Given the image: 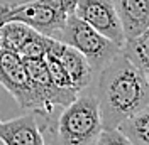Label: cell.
Returning a JSON list of instances; mask_svg holds the SVG:
<instances>
[{
	"label": "cell",
	"instance_id": "1",
	"mask_svg": "<svg viewBox=\"0 0 149 145\" xmlns=\"http://www.w3.org/2000/svg\"><path fill=\"white\" fill-rule=\"evenodd\" d=\"M95 98L105 130L117 128L124 120L149 105V79L137 66L119 52L97 72Z\"/></svg>",
	"mask_w": 149,
	"mask_h": 145
},
{
	"label": "cell",
	"instance_id": "2",
	"mask_svg": "<svg viewBox=\"0 0 149 145\" xmlns=\"http://www.w3.org/2000/svg\"><path fill=\"white\" fill-rule=\"evenodd\" d=\"M102 130L95 93L86 88L61 108L49 132V145H95Z\"/></svg>",
	"mask_w": 149,
	"mask_h": 145
},
{
	"label": "cell",
	"instance_id": "3",
	"mask_svg": "<svg viewBox=\"0 0 149 145\" xmlns=\"http://www.w3.org/2000/svg\"><path fill=\"white\" fill-rule=\"evenodd\" d=\"M76 2L78 0H31L0 5V26L15 20L47 37H54L63 29L68 15L74 14Z\"/></svg>",
	"mask_w": 149,
	"mask_h": 145
},
{
	"label": "cell",
	"instance_id": "4",
	"mask_svg": "<svg viewBox=\"0 0 149 145\" xmlns=\"http://www.w3.org/2000/svg\"><path fill=\"white\" fill-rule=\"evenodd\" d=\"M53 39L80 51L90 63L95 74L103 66L110 63L122 49L120 44H117L103 34H100L98 30H95L92 26H88L85 20L76 17L74 14L68 15L63 29Z\"/></svg>",
	"mask_w": 149,
	"mask_h": 145
},
{
	"label": "cell",
	"instance_id": "5",
	"mask_svg": "<svg viewBox=\"0 0 149 145\" xmlns=\"http://www.w3.org/2000/svg\"><path fill=\"white\" fill-rule=\"evenodd\" d=\"M0 84L14 96L22 108L36 110V96L29 81L22 57L7 49H0Z\"/></svg>",
	"mask_w": 149,
	"mask_h": 145
},
{
	"label": "cell",
	"instance_id": "6",
	"mask_svg": "<svg viewBox=\"0 0 149 145\" xmlns=\"http://www.w3.org/2000/svg\"><path fill=\"white\" fill-rule=\"evenodd\" d=\"M74 15L110 41L120 46L124 44V29L112 0H78L74 7Z\"/></svg>",
	"mask_w": 149,
	"mask_h": 145
},
{
	"label": "cell",
	"instance_id": "7",
	"mask_svg": "<svg viewBox=\"0 0 149 145\" xmlns=\"http://www.w3.org/2000/svg\"><path fill=\"white\" fill-rule=\"evenodd\" d=\"M49 47L58 56V59L61 61L66 74L70 76V79L73 83L74 90L78 93L86 90L92 84L93 78H95V71L92 69L90 63L86 61V57L80 51H76L74 47H71L68 44H63V42H59L56 39L51 41Z\"/></svg>",
	"mask_w": 149,
	"mask_h": 145
},
{
	"label": "cell",
	"instance_id": "8",
	"mask_svg": "<svg viewBox=\"0 0 149 145\" xmlns=\"http://www.w3.org/2000/svg\"><path fill=\"white\" fill-rule=\"evenodd\" d=\"M0 140L3 145H46L34 111L0 122Z\"/></svg>",
	"mask_w": 149,
	"mask_h": 145
},
{
	"label": "cell",
	"instance_id": "9",
	"mask_svg": "<svg viewBox=\"0 0 149 145\" xmlns=\"http://www.w3.org/2000/svg\"><path fill=\"white\" fill-rule=\"evenodd\" d=\"M120 19L125 39L136 37L149 27V0H112Z\"/></svg>",
	"mask_w": 149,
	"mask_h": 145
},
{
	"label": "cell",
	"instance_id": "10",
	"mask_svg": "<svg viewBox=\"0 0 149 145\" xmlns=\"http://www.w3.org/2000/svg\"><path fill=\"white\" fill-rule=\"evenodd\" d=\"M120 52L134 66H137L149 79V27L136 37L125 39Z\"/></svg>",
	"mask_w": 149,
	"mask_h": 145
},
{
	"label": "cell",
	"instance_id": "11",
	"mask_svg": "<svg viewBox=\"0 0 149 145\" xmlns=\"http://www.w3.org/2000/svg\"><path fill=\"white\" fill-rule=\"evenodd\" d=\"M117 128L129 138L132 145H149V105L124 120Z\"/></svg>",
	"mask_w": 149,
	"mask_h": 145
},
{
	"label": "cell",
	"instance_id": "12",
	"mask_svg": "<svg viewBox=\"0 0 149 145\" xmlns=\"http://www.w3.org/2000/svg\"><path fill=\"white\" fill-rule=\"evenodd\" d=\"M34 29L22 24V22H5L0 26V47L7 49V51H14L19 54L20 46L26 42V39Z\"/></svg>",
	"mask_w": 149,
	"mask_h": 145
},
{
	"label": "cell",
	"instance_id": "13",
	"mask_svg": "<svg viewBox=\"0 0 149 145\" xmlns=\"http://www.w3.org/2000/svg\"><path fill=\"white\" fill-rule=\"evenodd\" d=\"M44 63H46L49 78H51V81H53V84H54L56 88H58L59 91H63V93H66V95H70V96H76L78 91L74 90V86H73V83H71V79H70V76L66 74L61 61H59L58 56L51 51V47L47 49L46 54H44Z\"/></svg>",
	"mask_w": 149,
	"mask_h": 145
},
{
	"label": "cell",
	"instance_id": "14",
	"mask_svg": "<svg viewBox=\"0 0 149 145\" xmlns=\"http://www.w3.org/2000/svg\"><path fill=\"white\" fill-rule=\"evenodd\" d=\"M51 41H53V37H47L37 30H32L26 39V42L20 46L19 56L20 57H44Z\"/></svg>",
	"mask_w": 149,
	"mask_h": 145
},
{
	"label": "cell",
	"instance_id": "15",
	"mask_svg": "<svg viewBox=\"0 0 149 145\" xmlns=\"http://www.w3.org/2000/svg\"><path fill=\"white\" fill-rule=\"evenodd\" d=\"M95 145H132V144L119 128H109V130L103 128Z\"/></svg>",
	"mask_w": 149,
	"mask_h": 145
},
{
	"label": "cell",
	"instance_id": "16",
	"mask_svg": "<svg viewBox=\"0 0 149 145\" xmlns=\"http://www.w3.org/2000/svg\"><path fill=\"white\" fill-rule=\"evenodd\" d=\"M0 49H2V47H0Z\"/></svg>",
	"mask_w": 149,
	"mask_h": 145
}]
</instances>
